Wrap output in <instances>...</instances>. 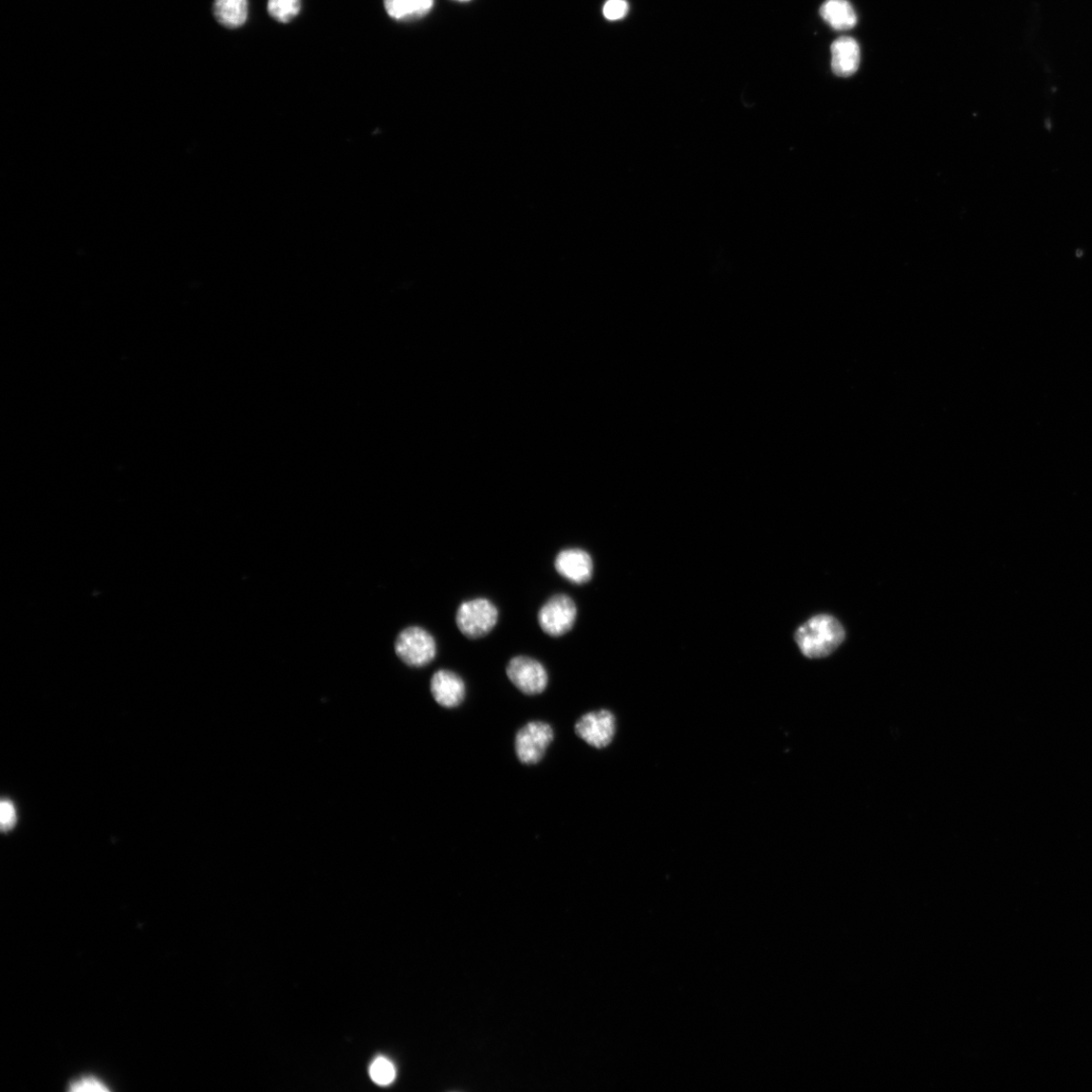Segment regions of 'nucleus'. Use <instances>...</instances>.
Returning a JSON list of instances; mask_svg holds the SVG:
<instances>
[{
	"label": "nucleus",
	"mask_w": 1092,
	"mask_h": 1092,
	"mask_svg": "<svg viewBox=\"0 0 1092 1092\" xmlns=\"http://www.w3.org/2000/svg\"><path fill=\"white\" fill-rule=\"evenodd\" d=\"M845 639L842 624L830 616H818L802 625L795 634L801 652L809 659L834 653Z\"/></svg>",
	"instance_id": "nucleus-1"
},
{
	"label": "nucleus",
	"mask_w": 1092,
	"mask_h": 1092,
	"mask_svg": "<svg viewBox=\"0 0 1092 1092\" xmlns=\"http://www.w3.org/2000/svg\"><path fill=\"white\" fill-rule=\"evenodd\" d=\"M499 618L497 607L488 599L478 598L462 603L456 613L460 633L469 639H479L493 631Z\"/></svg>",
	"instance_id": "nucleus-2"
},
{
	"label": "nucleus",
	"mask_w": 1092,
	"mask_h": 1092,
	"mask_svg": "<svg viewBox=\"0 0 1092 1092\" xmlns=\"http://www.w3.org/2000/svg\"><path fill=\"white\" fill-rule=\"evenodd\" d=\"M397 656L411 667H424L436 657L437 646L435 639L425 629L412 626L403 631L395 645Z\"/></svg>",
	"instance_id": "nucleus-3"
},
{
	"label": "nucleus",
	"mask_w": 1092,
	"mask_h": 1092,
	"mask_svg": "<svg viewBox=\"0 0 1092 1092\" xmlns=\"http://www.w3.org/2000/svg\"><path fill=\"white\" fill-rule=\"evenodd\" d=\"M553 739L549 725L543 721H531L518 732L515 750L520 761L526 765L539 763Z\"/></svg>",
	"instance_id": "nucleus-4"
},
{
	"label": "nucleus",
	"mask_w": 1092,
	"mask_h": 1092,
	"mask_svg": "<svg viewBox=\"0 0 1092 1092\" xmlns=\"http://www.w3.org/2000/svg\"><path fill=\"white\" fill-rule=\"evenodd\" d=\"M577 619V606L564 594L551 597L540 610L539 623L543 631L550 637H562L569 633Z\"/></svg>",
	"instance_id": "nucleus-5"
},
{
	"label": "nucleus",
	"mask_w": 1092,
	"mask_h": 1092,
	"mask_svg": "<svg viewBox=\"0 0 1092 1092\" xmlns=\"http://www.w3.org/2000/svg\"><path fill=\"white\" fill-rule=\"evenodd\" d=\"M507 676L514 686L526 695H539L547 687L548 676L543 663L529 657H515L507 665Z\"/></svg>",
	"instance_id": "nucleus-6"
},
{
	"label": "nucleus",
	"mask_w": 1092,
	"mask_h": 1092,
	"mask_svg": "<svg viewBox=\"0 0 1092 1092\" xmlns=\"http://www.w3.org/2000/svg\"><path fill=\"white\" fill-rule=\"evenodd\" d=\"M575 731L588 745L596 749L606 748L616 735V716L605 709L587 713L579 719Z\"/></svg>",
	"instance_id": "nucleus-7"
},
{
	"label": "nucleus",
	"mask_w": 1092,
	"mask_h": 1092,
	"mask_svg": "<svg viewBox=\"0 0 1092 1092\" xmlns=\"http://www.w3.org/2000/svg\"><path fill=\"white\" fill-rule=\"evenodd\" d=\"M555 569L562 577L573 584H586L593 575V560L591 555L579 548L561 551L554 562Z\"/></svg>",
	"instance_id": "nucleus-8"
},
{
	"label": "nucleus",
	"mask_w": 1092,
	"mask_h": 1092,
	"mask_svg": "<svg viewBox=\"0 0 1092 1092\" xmlns=\"http://www.w3.org/2000/svg\"><path fill=\"white\" fill-rule=\"evenodd\" d=\"M430 687L435 701L446 709L460 706L466 696L464 680L448 670L437 671L431 679Z\"/></svg>",
	"instance_id": "nucleus-9"
},
{
	"label": "nucleus",
	"mask_w": 1092,
	"mask_h": 1092,
	"mask_svg": "<svg viewBox=\"0 0 1092 1092\" xmlns=\"http://www.w3.org/2000/svg\"><path fill=\"white\" fill-rule=\"evenodd\" d=\"M831 69L840 78L853 76L859 69L861 52L858 42L842 36L831 45Z\"/></svg>",
	"instance_id": "nucleus-10"
},
{
	"label": "nucleus",
	"mask_w": 1092,
	"mask_h": 1092,
	"mask_svg": "<svg viewBox=\"0 0 1092 1092\" xmlns=\"http://www.w3.org/2000/svg\"><path fill=\"white\" fill-rule=\"evenodd\" d=\"M820 12L824 20L837 31H848L857 24V13L848 0H826Z\"/></svg>",
	"instance_id": "nucleus-11"
},
{
	"label": "nucleus",
	"mask_w": 1092,
	"mask_h": 1092,
	"mask_svg": "<svg viewBox=\"0 0 1092 1092\" xmlns=\"http://www.w3.org/2000/svg\"><path fill=\"white\" fill-rule=\"evenodd\" d=\"M385 12L394 20L409 22L428 14L433 8L434 0H383Z\"/></svg>",
	"instance_id": "nucleus-12"
},
{
	"label": "nucleus",
	"mask_w": 1092,
	"mask_h": 1092,
	"mask_svg": "<svg viewBox=\"0 0 1092 1092\" xmlns=\"http://www.w3.org/2000/svg\"><path fill=\"white\" fill-rule=\"evenodd\" d=\"M214 14L217 21L224 27H242L248 17V0H216Z\"/></svg>",
	"instance_id": "nucleus-13"
},
{
	"label": "nucleus",
	"mask_w": 1092,
	"mask_h": 1092,
	"mask_svg": "<svg viewBox=\"0 0 1092 1092\" xmlns=\"http://www.w3.org/2000/svg\"><path fill=\"white\" fill-rule=\"evenodd\" d=\"M267 10L275 21L287 24L301 11V0H268Z\"/></svg>",
	"instance_id": "nucleus-14"
},
{
	"label": "nucleus",
	"mask_w": 1092,
	"mask_h": 1092,
	"mask_svg": "<svg viewBox=\"0 0 1092 1092\" xmlns=\"http://www.w3.org/2000/svg\"><path fill=\"white\" fill-rule=\"evenodd\" d=\"M369 1076L379 1085H390L396 1079L395 1065L384 1057H378L369 1067Z\"/></svg>",
	"instance_id": "nucleus-15"
},
{
	"label": "nucleus",
	"mask_w": 1092,
	"mask_h": 1092,
	"mask_svg": "<svg viewBox=\"0 0 1092 1092\" xmlns=\"http://www.w3.org/2000/svg\"><path fill=\"white\" fill-rule=\"evenodd\" d=\"M626 0H607L603 7V14L608 21H618L628 12Z\"/></svg>",
	"instance_id": "nucleus-16"
},
{
	"label": "nucleus",
	"mask_w": 1092,
	"mask_h": 1092,
	"mask_svg": "<svg viewBox=\"0 0 1092 1092\" xmlns=\"http://www.w3.org/2000/svg\"><path fill=\"white\" fill-rule=\"evenodd\" d=\"M16 810L13 803L9 800H4L0 804V824L4 831L12 830L16 824Z\"/></svg>",
	"instance_id": "nucleus-17"
},
{
	"label": "nucleus",
	"mask_w": 1092,
	"mask_h": 1092,
	"mask_svg": "<svg viewBox=\"0 0 1092 1092\" xmlns=\"http://www.w3.org/2000/svg\"><path fill=\"white\" fill-rule=\"evenodd\" d=\"M71 1089L74 1091H105L106 1086L105 1083L95 1077H83L71 1083Z\"/></svg>",
	"instance_id": "nucleus-18"
},
{
	"label": "nucleus",
	"mask_w": 1092,
	"mask_h": 1092,
	"mask_svg": "<svg viewBox=\"0 0 1092 1092\" xmlns=\"http://www.w3.org/2000/svg\"><path fill=\"white\" fill-rule=\"evenodd\" d=\"M457 2H469V0H457Z\"/></svg>",
	"instance_id": "nucleus-19"
}]
</instances>
